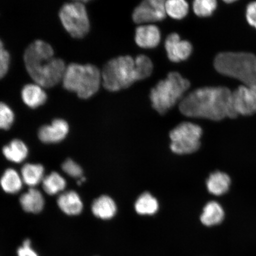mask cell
<instances>
[{"label": "cell", "instance_id": "ba28073f", "mask_svg": "<svg viewBox=\"0 0 256 256\" xmlns=\"http://www.w3.org/2000/svg\"><path fill=\"white\" fill-rule=\"evenodd\" d=\"M202 130L190 122L182 123L170 134L172 152L178 154H188L200 148Z\"/></svg>", "mask_w": 256, "mask_h": 256}, {"label": "cell", "instance_id": "2e32d148", "mask_svg": "<svg viewBox=\"0 0 256 256\" xmlns=\"http://www.w3.org/2000/svg\"><path fill=\"white\" fill-rule=\"evenodd\" d=\"M225 218V212L220 204L216 201H211L204 206L200 220L204 226L212 227L220 225Z\"/></svg>", "mask_w": 256, "mask_h": 256}, {"label": "cell", "instance_id": "3957f363", "mask_svg": "<svg viewBox=\"0 0 256 256\" xmlns=\"http://www.w3.org/2000/svg\"><path fill=\"white\" fill-rule=\"evenodd\" d=\"M222 74L236 78L256 91V56L248 52H222L214 60Z\"/></svg>", "mask_w": 256, "mask_h": 256}, {"label": "cell", "instance_id": "cb8c5ba5", "mask_svg": "<svg viewBox=\"0 0 256 256\" xmlns=\"http://www.w3.org/2000/svg\"><path fill=\"white\" fill-rule=\"evenodd\" d=\"M158 200L149 193H144L138 198L135 204V210L140 216H152L158 210Z\"/></svg>", "mask_w": 256, "mask_h": 256}, {"label": "cell", "instance_id": "7402d4cb", "mask_svg": "<svg viewBox=\"0 0 256 256\" xmlns=\"http://www.w3.org/2000/svg\"><path fill=\"white\" fill-rule=\"evenodd\" d=\"M21 175L14 169L6 170L0 179V184L5 192L10 194L18 193L23 186Z\"/></svg>", "mask_w": 256, "mask_h": 256}, {"label": "cell", "instance_id": "1f68e13d", "mask_svg": "<svg viewBox=\"0 0 256 256\" xmlns=\"http://www.w3.org/2000/svg\"><path fill=\"white\" fill-rule=\"evenodd\" d=\"M246 18L249 24L256 28V2H252L248 6Z\"/></svg>", "mask_w": 256, "mask_h": 256}, {"label": "cell", "instance_id": "9a60e30c", "mask_svg": "<svg viewBox=\"0 0 256 256\" xmlns=\"http://www.w3.org/2000/svg\"><path fill=\"white\" fill-rule=\"evenodd\" d=\"M21 96L24 104L32 108H39L47 100L44 88L36 83L25 85L22 90Z\"/></svg>", "mask_w": 256, "mask_h": 256}, {"label": "cell", "instance_id": "f1b7e54d", "mask_svg": "<svg viewBox=\"0 0 256 256\" xmlns=\"http://www.w3.org/2000/svg\"><path fill=\"white\" fill-rule=\"evenodd\" d=\"M10 66V55L6 50L4 44L0 39V80L4 78L8 72Z\"/></svg>", "mask_w": 256, "mask_h": 256}, {"label": "cell", "instance_id": "7c38bea8", "mask_svg": "<svg viewBox=\"0 0 256 256\" xmlns=\"http://www.w3.org/2000/svg\"><path fill=\"white\" fill-rule=\"evenodd\" d=\"M69 132V126L66 120L57 119L50 124L42 126L38 132L42 142L46 144L58 143L66 138Z\"/></svg>", "mask_w": 256, "mask_h": 256}, {"label": "cell", "instance_id": "484cf974", "mask_svg": "<svg viewBox=\"0 0 256 256\" xmlns=\"http://www.w3.org/2000/svg\"><path fill=\"white\" fill-rule=\"evenodd\" d=\"M217 6L216 0H194L193 10L199 17H208L212 15Z\"/></svg>", "mask_w": 256, "mask_h": 256}, {"label": "cell", "instance_id": "836d02e7", "mask_svg": "<svg viewBox=\"0 0 256 256\" xmlns=\"http://www.w3.org/2000/svg\"><path fill=\"white\" fill-rule=\"evenodd\" d=\"M222 1L226 3H232L236 1H238V0H222Z\"/></svg>", "mask_w": 256, "mask_h": 256}, {"label": "cell", "instance_id": "8fae6325", "mask_svg": "<svg viewBox=\"0 0 256 256\" xmlns=\"http://www.w3.org/2000/svg\"><path fill=\"white\" fill-rule=\"evenodd\" d=\"M168 59L174 62H183L190 57L192 46L190 42L182 40L178 34H169L165 42Z\"/></svg>", "mask_w": 256, "mask_h": 256}, {"label": "cell", "instance_id": "9c48e42d", "mask_svg": "<svg viewBox=\"0 0 256 256\" xmlns=\"http://www.w3.org/2000/svg\"><path fill=\"white\" fill-rule=\"evenodd\" d=\"M167 0H143L134 10L133 20L138 24L162 21L166 16Z\"/></svg>", "mask_w": 256, "mask_h": 256}, {"label": "cell", "instance_id": "83f0119b", "mask_svg": "<svg viewBox=\"0 0 256 256\" xmlns=\"http://www.w3.org/2000/svg\"><path fill=\"white\" fill-rule=\"evenodd\" d=\"M14 114L7 104L0 102V129H10L14 124Z\"/></svg>", "mask_w": 256, "mask_h": 256}, {"label": "cell", "instance_id": "52a82bcc", "mask_svg": "<svg viewBox=\"0 0 256 256\" xmlns=\"http://www.w3.org/2000/svg\"><path fill=\"white\" fill-rule=\"evenodd\" d=\"M59 18L64 28L75 39H82L90 28L87 9L82 2L66 3L60 8Z\"/></svg>", "mask_w": 256, "mask_h": 256}, {"label": "cell", "instance_id": "ac0fdd59", "mask_svg": "<svg viewBox=\"0 0 256 256\" xmlns=\"http://www.w3.org/2000/svg\"><path fill=\"white\" fill-rule=\"evenodd\" d=\"M92 211L98 218L110 220L116 215L117 207L111 198L104 195L94 200L92 204Z\"/></svg>", "mask_w": 256, "mask_h": 256}, {"label": "cell", "instance_id": "d4e9b609", "mask_svg": "<svg viewBox=\"0 0 256 256\" xmlns=\"http://www.w3.org/2000/svg\"><path fill=\"white\" fill-rule=\"evenodd\" d=\"M166 12V14L170 17L176 20H181L188 14V2L186 0H167Z\"/></svg>", "mask_w": 256, "mask_h": 256}, {"label": "cell", "instance_id": "44dd1931", "mask_svg": "<svg viewBox=\"0 0 256 256\" xmlns=\"http://www.w3.org/2000/svg\"><path fill=\"white\" fill-rule=\"evenodd\" d=\"M44 166L39 164H26L21 170V176L24 183L34 188L42 182L44 178Z\"/></svg>", "mask_w": 256, "mask_h": 256}, {"label": "cell", "instance_id": "8992f818", "mask_svg": "<svg viewBox=\"0 0 256 256\" xmlns=\"http://www.w3.org/2000/svg\"><path fill=\"white\" fill-rule=\"evenodd\" d=\"M101 73L102 84L110 92L126 88L140 80L135 59L130 56L110 60L105 64Z\"/></svg>", "mask_w": 256, "mask_h": 256}, {"label": "cell", "instance_id": "d6986e66", "mask_svg": "<svg viewBox=\"0 0 256 256\" xmlns=\"http://www.w3.org/2000/svg\"><path fill=\"white\" fill-rule=\"evenodd\" d=\"M232 181L226 172H216L210 176L206 181V187L210 194L216 196H222L228 192Z\"/></svg>", "mask_w": 256, "mask_h": 256}, {"label": "cell", "instance_id": "d6a6232c", "mask_svg": "<svg viewBox=\"0 0 256 256\" xmlns=\"http://www.w3.org/2000/svg\"><path fill=\"white\" fill-rule=\"evenodd\" d=\"M72 1L75 2H82L83 3V4H84V3L88 2H90L92 1V0H72Z\"/></svg>", "mask_w": 256, "mask_h": 256}, {"label": "cell", "instance_id": "ffe728a7", "mask_svg": "<svg viewBox=\"0 0 256 256\" xmlns=\"http://www.w3.org/2000/svg\"><path fill=\"white\" fill-rule=\"evenodd\" d=\"M28 148L21 140H14L2 149L3 154L10 162L21 163L28 156Z\"/></svg>", "mask_w": 256, "mask_h": 256}, {"label": "cell", "instance_id": "5b68a950", "mask_svg": "<svg viewBox=\"0 0 256 256\" xmlns=\"http://www.w3.org/2000/svg\"><path fill=\"white\" fill-rule=\"evenodd\" d=\"M188 80L178 72H171L167 78L161 80L150 92L152 106L163 114L183 99L185 92L190 88Z\"/></svg>", "mask_w": 256, "mask_h": 256}, {"label": "cell", "instance_id": "5bb4252c", "mask_svg": "<svg viewBox=\"0 0 256 256\" xmlns=\"http://www.w3.org/2000/svg\"><path fill=\"white\" fill-rule=\"evenodd\" d=\"M58 206L62 212L68 216L80 215L83 210V203L78 194L70 190L60 194L57 200Z\"/></svg>", "mask_w": 256, "mask_h": 256}, {"label": "cell", "instance_id": "7a4b0ae2", "mask_svg": "<svg viewBox=\"0 0 256 256\" xmlns=\"http://www.w3.org/2000/svg\"><path fill=\"white\" fill-rule=\"evenodd\" d=\"M24 58L28 75L42 87L53 88L62 81L66 63L55 57L52 46L46 42L36 40L31 43L25 50Z\"/></svg>", "mask_w": 256, "mask_h": 256}, {"label": "cell", "instance_id": "30bf717a", "mask_svg": "<svg viewBox=\"0 0 256 256\" xmlns=\"http://www.w3.org/2000/svg\"><path fill=\"white\" fill-rule=\"evenodd\" d=\"M234 110L236 116H251L256 113V91L242 85L232 92Z\"/></svg>", "mask_w": 256, "mask_h": 256}, {"label": "cell", "instance_id": "6da1fadb", "mask_svg": "<svg viewBox=\"0 0 256 256\" xmlns=\"http://www.w3.org/2000/svg\"><path fill=\"white\" fill-rule=\"evenodd\" d=\"M232 92L224 87L198 88L185 96L179 110L186 116L219 121L238 116L234 110Z\"/></svg>", "mask_w": 256, "mask_h": 256}, {"label": "cell", "instance_id": "4fadbf2b", "mask_svg": "<svg viewBox=\"0 0 256 256\" xmlns=\"http://www.w3.org/2000/svg\"><path fill=\"white\" fill-rule=\"evenodd\" d=\"M161 33L158 27L153 24H144L136 28L135 40L138 46L144 49H152L158 46Z\"/></svg>", "mask_w": 256, "mask_h": 256}, {"label": "cell", "instance_id": "4316f807", "mask_svg": "<svg viewBox=\"0 0 256 256\" xmlns=\"http://www.w3.org/2000/svg\"><path fill=\"white\" fill-rule=\"evenodd\" d=\"M135 60L140 80L148 78L153 70L152 60L148 56L140 55L136 58Z\"/></svg>", "mask_w": 256, "mask_h": 256}, {"label": "cell", "instance_id": "603a6c76", "mask_svg": "<svg viewBox=\"0 0 256 256\" xmlns=\"http://www.w3.org/2000/svg\"><path fill=\"white\" fill-rule=\"evenodd\" d=\"M66 186V179L56 172L44 176L42 181V188L44 192L50 195H56L65 190Z\"/></svg>", "mask_w": 256, "mask_h": 256}, {"label": "cell", "instance_id": "f546056e", "mask_svg": "<svg viewBox=\"0 0 256 256\" xmlns=\"http://www.w3.org/2000/svg\"><path fill=\"white\" fill-rule=\"evenodd\" d=\"M63 171L70 177L76 178H82V169L78 163L74 162L72 159L66 160L62 165Z\"/></svg>", "mask_w": 256, "mask_h": 256}, {"label": "cell", "instance_id": "e0dca14e", "mask_svg": "<svg viewBox=\"0 0 256 256\" xmlns=\"http://www.w3.org/2000/svg\"><path fill=\"white\" fill-rule=\"evenodd\" d=\"M22 209L25 212L31 214H39L44 210V200L41 192L34 188L22 194L20 198Z\"/></svg>", "mask_w": 256, "mask_h": 256}, {"label": "cell", "instance_id": "4dcf8cb0", "mask_svg": "<svg viewBox=\"0 0 256 256\" xmlns=\"http://www.w3.org/2000/svg\"><path fill=\"white\" fill-rule=\"evenodd\" d=\"M17 256H40L38 252L32 248L30 239H26L19 246L16 252Z\"/></svg>", "mask_w": 256, "mask_h": 256}, {"label": "cell", "instance_id": "277c9868", "mask_svg": "<svg viewBox=\"0 0 256 256\" xmlns=\"http://www.w3.org/2000/svg\"><path fill=\"white\" fill-rule=\"evenodd\" d=\"M62 82L66 90L75 92L80 98L87 99L100 88L102 73L92 64L72 63L66 66Z\"/></svg>", "mask_w": 256, "mask_h": 256}]
</instances>
